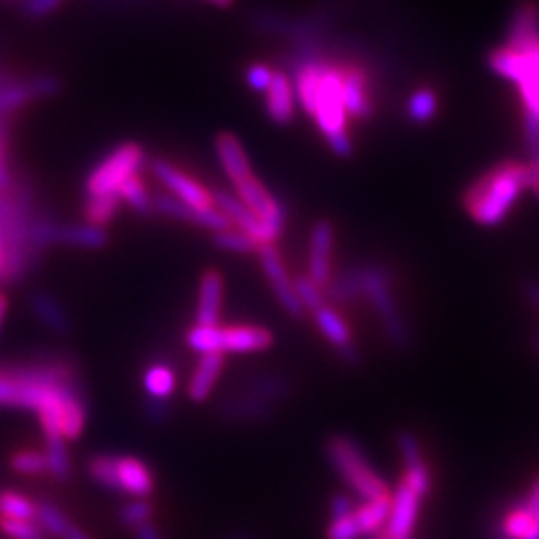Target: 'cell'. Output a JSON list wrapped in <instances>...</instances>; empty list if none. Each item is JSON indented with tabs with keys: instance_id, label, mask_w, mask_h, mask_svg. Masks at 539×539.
Masks as SVG:
<instances>
[{
	"instance_id": "2",
	"label": "cell",
	"mask_w": 539,
	"mask_h": 539,
	"mask_svg": "<svg viewBox=\"0 0 539 539\" xmlns=\"http://www.w3.org/2000/svg\"><path fill=\"white\" fill-rule=\"evenodd\" d=\"M34 188L20 176L0 190V252L2 268L0 282H18L38 260V252L32 246L30 232L36 220Z\"/></svg>"
},
{
	"instance_id": "57",
	"label": "cell",
	"mask_w": 539,
	"mask_h": 539,
	"mask_svg": "<svg viewBox=\"0 0 539 539\" xmlns=\"http://www.w3.org/2000/svg\"><path fill=\"white\" fill-rule=\"evenodd\" d=\"M210 2H214V4H218V6H230L234 0H210Z\"/></svg>"
},
{
	"instance_id": "8",
	"label": "cell",
	"mask_w": 539,
	"mask_h": 539,
	"mask_svg": "<svg viewBox=\"0 0 539 539\" xmlns=\"http://www.w3.org/2000/svg\"><path fill=\"white\" fill-rule=\"evenodd\" d=\"M144 162L146 152L140 144H120L88 174L84 186L86 196H118L120 186L136 176Z\"/></svg>"
},
{
	"instance_id": "48",
	"label": "cell",
	"mask_w": 539,
	"mask_h": 539,
	"mask_svg": "<svg viewBox=\"0 0 539 539\" xmlns=\"http://www.w3.org/2000/svg\"><path fill=\"white\" fill-rule=\"evenodd\" d=\"M60 4L62 0H24L22 12L30 18H42V16L52 14Z\"/></svg>"
},
{
	"instance_id": "4",
	"label": "cell",
	"mask_w": 539,
	"mask_h": 539,
	"mask_svg": "<svg viewBox=\"0 0 539 539\" xmlns=\"http://www.w3.org/2000/svg\"><path fill=\"white\" fill-rule=\"evenodd\" d=\"M526 188V164L508 160L484 172L466 188L464 208L474 222L494 228L510 216Z\"/></svg>"
},
{
	"instance_id": "31",
	"label": "cell",
	"mask_w": 539,
	"mask_h": 539,
	"mask_svg": "<svg viewBox=\"0 0 539 539\" xmlns=\"http://www.w3.org/2000/svg\"><path fill=\"white\" fill-rule=\"evenodd\" d=\"M292 386L286 378L276 376V374H262V376H254L250 382H246V392L250 396H256L260 400L266 402H274V400H282L286 396H290Z\"/></svg>"
},
{
	"instance_id": "6",
	"label": "cell",
	"mask_w": 539,
	"mask_h": 539,
	"mask_svg": "<svg viewBox=\"0 0 539 539\" xmlns=\"http://www.w3.org/2000/svg\"><path fill=\"white\" fill-rule=\"evenodd\" d=\"M314 120L322 134L326 136L334 154L348 158L354 150V144L346 128V108L342 100V70L326 64L322 80L318 86V98L314 108Z\"/></svg>"
},
{
	"instance_id": "32",
	"label": "cell",
	"mask_w": 539,
	"mask_h": 539,
	"mask_svg": "<svg viewBox=\"0 0 539 539\" xmlns=\"http://www.w3.org/2000/svg\"><path fill=\"white\" fill-rule=\"evenodd\" d=\"M144 388L148 398L166 402L176 388L174 372L164 364H154L144 372Z\"/></svg>"
},
{
	"instance_id": "33",
	"label": "cell",
	"mask_w": 539,
	"mask_h": 539,
	"mask_svg": "<svg viewBox=\"0 0 539 539\" xmlns=\"http://www.w3.org/2000/svg\"><path fill=\"white\" fill-rule=\"evenodd\" d=\"M438 94L432 88H418L406 106V114L414 124H428L438 114Z\"/></svg>"
},
{
	"instance_id": "43",
	"label": "cell",
	"mask_w": 539,
	"mask_h": 539,
	"mask_svg": "<svg viewBox=\"0 0 539 539\" xmlns=\"http://www.w3.org/2000/svg\"><path fill=\"white\" fill-rule=\"evenodd\" d=\"M152 518V506L146 502V500H136V502H130L126 504L120 514H118V520L124 528H138L142 524H148Z\"/></svg>"
},
{
	"instance_id": "28",
	"label": "cell",
	"mask_w": 539,
	"mask_h": 539,
	"mask_svg": "<svg viewBox=\"0 0 539 539\" xmlns=\"http://www.w3.org/2000/svg\"><path fill=\"white\" fill-rule=\"evenodd\" d=\"M316 324L320 328V332L328 338V342L340 352L344 348H350L354 346L352 344V332H350V326L346 324V320L332 308L324 306L320 308L316 314Z\"/></svg>"
},
{
	"instance_id": "45",
	"label": "cell",
	"mask_w": 539,
	"mask_h": 539,
	"mask_svg": "<svg viewBox=\"0 0 539 539\" xmlns=\"http://www.w3.org/2000/svg\"><path fill=\"white\" fill-rule=\"evenodd\" d=\"M14 176L8 164V116H0V190H4Z\"/></svg>"
},
{
	"instance_id": "53",
	"label": "cell",
	"mask_w": 539,
	"mask_h": 539,
	"mask_svg": "<svg viewBox=\"0 0 539 539\" xmlns=\"http://www.w3.org/2000/svg\"><path fill=\"white\" fill-rule=\"evenodd\" d=\"M62 539H92L90 536H86L84 532H80L76 526H70L68 528V532L64 534V538Z\"/></svg>"
},
{
	"instance_id": "51",
	"label": "cell",
	"mask_w": 539,
	"mask_h": 539,
	"mask_svg": "<svg viewBox=\"0 0 539 539\" xmlns=\"http://www.w3.org/2000/svg\"><path fill=\"white\" fill-rule=\"evenodd\" d=\"M134 532H136V539H162L160 532L150 522L138 526Z\"/></svg>"
},
{
	"instance_id": "39",
	"label": "cell",
	"mask_w": 539,
	"mask_h": 539,
	"mask_svg": "<svg viewBox=\"0 0 539 539\" xmlns=\"http://www.w3.org/2000/svg\"><path fill=\"white\" fill-rule=\"evenodd\" d=\"M88 476L102 488L118 492V478H116V456L98 454L88 462Z\"/></svg>"
},
{
	"instance_id": "21",
	"label": "cell",
	"mask_w": 539,
	"mask_h": 539,
	"mask_svg": "<svg viewBox=\"0 0 539 539\" xmlns=\"http://www.w3.org/2000/svg\"><path fill=\"white\" fill-rule=\"evenodd\" d=\"M214 144L218 160L234 186L252 176V166L246 156V150L232 132H220Z\"/></svg>"
},
{
	"instance_id": "18",
	"label": "cell",
	"mask_w": 539,
	"mask_h": 539,
	"mask_svg": "<svg viewBox=\"0 0 539 539\" xmlns=\"http://www.w3.org/2000/svg\"><path fill=\"white\" fill-rule=\"evenodd\" d=\"M224 296V276L218 270H208L200 278L198 286V306H196V324L202 328L218 326L220 310Z\"/></svg>"
},
{
	"instance_id": "1",
	"label": "cell",
	"mask_w": 539,
	"mask_h": 539,
	"mask_svg": "<svg viewBox=\"0 0 539 539\" xmlns=\"http://www.w3.org/2000/svg\"><path fill=\"white\" fill-rule=\"evenodd\" d=\"M0 406L36 412L44 436L76 440L86 426L84 386L66 356L0 366Z\"/></svg>"
},
{
	"instance_id": "50",
	"label": "cell",
	"mask_w": 539,
	"mask_h": 539,
	"mask_svg": "<svg viewBox=\"0 0 539 539\" xmlns=\"http://www.w3.org/2000/svg\"><path fill=\"white\" fill-rule=\"evenodd\" d=\"M146 418L152 422V424H162L166 418H168V412H170V408H168V404L166 402H162V400H148L146 402Z\"/></svg>"
},
{
	"instance_id": "40",
	"label": "cell",
	"mask_w": 539,
	"mask_h": 539,
	"mask_svg": "<svg viewBox=\"0 0 539 539\" xmlns=\"http://www.w3.org/2000/svg\"><path fill=\"white\" fill-rule=\"evenodd\" d=\"M212 242L216 248L226 250V252H236V254H252V252L260 250V246L248 234L240 232L238 228L216 232L212 236Z\"/></svg>"
},
{
	"instance_id": "34",
	"label": "cell",
	"mask_w": 539,
	"mask_h": 539,
	"mask_svg": "<svg viewBox=\"0 0 539 539\" xmlns=\"http://www.w3.org/2000/svg\"><path fill=\"white\" fill-rule=\"evenodd\" d=\"M536 514L538 512H532L528 508H524L522 504H516L508 514L506 518L502 520V526H500V536L502 539H524L532 526H534V520H536Z\"/></svg>"
},
{
	"instance_id": "10",
	"label": "cell",
	"mask_w": 539,
	"mask_h": 539,
	"mask_svg": "<svg viewBox=\"0 0 539 539\" xmlns=\"http://www.w3.org/2000/svg\"><path fill=\"white\" fill-rule=\"evenodd\" d=\"M210 194H212V204L232 222V226L248 234L260 248L274 246V242L280 238L258 216H254L238 196L220 188L212 190Z\"/></svg>"
},
{
	"instance_id": "3",
	"label": "cell",
	"mask_w": 539,
	"mask_h": 539,
	"mask_svg": "<svg viewBox=\"0 0 539 539\" xmlns=\"http://www.w3.org/2000/svg\"><path fill=\"white\" fill-rule=\"evenodd\" d=\"M392 286H394L392 272L380 264L352 268L326 284L328 294L334 300H350L360 294H366L376 308V314L382 322V328L390 344L398 350H406L412 342V336L406 318L402 316L400 306L394 298Z\"/></svg>"
},
{
	"instance_id": "46",
	"label": "cell",
	"mask_w": 539,
	"mask_h": 539,
	"mask_svg": "<svg viewBox=\"0 0 539 539\" xmlns=\"http://www.w3.org/2000/svg\"><path fill=\"white\" fill-rule=\"evenodd\" d=\"M274 72L266 66V64H252L246 72V82L250 84V88L258 90V92H266L270 82H272Z\"/></svg>"
},
{
	"instance_id": "16",
	"label": "cell",
	"mask_w": 539,
	"mask_h": 539,
	"mask_svg": "<svg viewBox=\"0 0 539 539\" xmlns=\"http://www.w3.org/2000/svg\"><path fill=\"white\" fill-rule=\"evenodd\" d=\"M334 226L328 220L314 224L308 244V276L318 284L326 286L332 276V254H334Z\"/></svg>"
},
{
	"instance_id": "47",
	"label": "cell",
	"mask_w": 539,
	"mask_h": 539,
	"mask_svg": "<svg viewBox=\"0 0 539 539\" xmlns=\"http://www.w3.org/2000/svg\"><path fill=\"white\" fill-rule=\"evenodd\" d=\"M326 538L328 539H360L362 534L354 522V518H346V520H340V522H332L328 532H326Z\"/></svg>"
},
{
	"instance_id": "12",
	"label": "cell",
	"mask_w": 539,
	"mask_h": 539,
	"mask_svg": "<svg viewBox=\"0 0 539 539\" xmlns=\"http://www.w3.org/2000/svg\"><path fill=\"white\" fill-rule=\"evenodd\" d=\"M234 188H236V196L244 202V206L254 216H258L276 236H280L286 224V214H284L282 204L268 192V188L254 174L242 180L240 184H236Z\"/></svg>"
},
{
	"instance_id": "49",
	"label": "cell",
	"mask_w": 539,
	"mask_h": 539,
	"mask_svg": "<svg viewBox=\"0 0 539 539\" xmlns=\"http://www.w3.org/2000/svg\"><path fill=\"white\" fill-rule=\"evenodd\" d=\"M354 502L344 496V494H338L332 498L330 502V514H332V522H340V520H346L354 514Z\"/></svg>"
},
{
	"instance_id": "19",
	"label": "cell",
	"mask_w": 539,
	"mask_h": 539,
	"mask_svg": "<svg viewBox=\"0 0 539 539\" xmlns=\"http://www.w3.org/2000/svg\"><path fill=\"white\" fill-rule=\"evenodd\" d=\"M116 478H118V492L130 494L138 500H144L154 490L152 472L144 462L132 456L116 458Z\"/></svg>"
},
{
	"instance_id": "11",
	"label": "cell",
	"mask_w": 539,
	"mask_h": 539,
	"mask_svg": "<svg viewBox=\"0 0 539 539\" xmlns=\"http://www.w3.org/2000/svg\"><path fill=\"white\" fill-rule=\"evenodd\" d=\"M260 254V264L262 270L268 278V284L276 296V300L280 302V306L286 310V314H290L292 318H304V308L296 296L294 290V280L290 278V272L280 256V252L276 250V246H264L258 250Z\"/></svg>"
},
{
	"instance_id": "41",
	"label": "cell",
	"mask_w": 539,
	"mask_h": 539,
	"mask_svg": "<svg viewBox=\"0 0 539 539\" xmlns=\"http://www.w3.org/2000/svg\"><path fill=\"white\" fill-rule=\"evenodd\" d=\"M294 290H296V296L304 308V312H318L320 308H324V292H322V286H318L310 276H298L294 280Z\"/></svg>"
},
{
	"instance_id": "23",
	"label": "cell",
	"mask_w": 539,
	"mask_h": 539,
	"mask_svg": "<svg viewBox=\"0 0 539 539\" xmlns=\"http://www.w3.org/2000/svg\"><path fill=\"white\" fill-rule=\"evenodd\" d=\"M274 414V408L270 402L260 400L250 394L234 396L224 400L218 406V416L224 422L230 424H240V422H264Z\"/></svg>"
},
{
	"instance_id": "15",
	"label": "cell",
	"mask_w": 539,
	"mask_h": 539,
	"mask_svg": "<svg viewBox=\"0 0 539 539\" xmlns=\"http://www.w3.org/2000/svg\"><path fill=\"white\" fill-rule=\"evenodd\" d=\"M422 496H418L404 480L398 484L396 494L390 504V516L386 522V538L412 539L418 514H420Z\"/></svg>"
},
{
	"instance_id": "56",
	"label": "cell",
	"mask_w": 539,
	"mask_h": 539,
	"mask_svg": "<svg viewBox=\"0 0 539 539\" xmlns=\"http://www.w3.org/2000/svg\"><path fill=\"white\" fill-rule=\"evenodd\" d=\"M226 539H258V538H256V536H252V534H244V532H242V534H234V536H230V538H226Z\"/></svg>"
},
{
	"instance_id": "24",
	"label": "cell",
	"mask_w": 539,
	"mask_h": 539,
	"mask_svg": "<svg viewBox=\"0 0 539 539\" xmlns=\"http://www.w3.org/2000/svg\"><path fill=\"white\" fill-rule=\"evenodd\" d=\"M294 86L288 74L274 72L272 82L266 90V112L276 124H288L294 118Z\"/></svg>"
},
{
	"instance_id": "9",
	"label": "cell",
	"mask_w": 539,
	"mask_h": 539,
	"mask_svg": "<svg viewBox=\"0 0 539 539\" xmlns=\"http://www.w3.org/2000/svg\"><path fill=\"white\" fill-rule=\"evenodd\" d=\"M34 250L40 254L50 244H70L80 248H104L108 234L100 226L92 224H58L48 216H36L30 232Z\"/></svg>"
},
{
	"instance_id": "22",
	"label": "cell",
	"mask_w": 539,
	"mask_h": 539,
	"mask_svg": "<svg viewBox=\"0 0 539 539\" xmlns=\"http://www.w3.org/2000/svg\"><path fill=\"white\" fill-rule=\"evenodd\" d=\"M539 38V2L538 0H522L510 20L508 26V44L510 48L522 50L536 42Z\"/></svg>"
},
{
	"instance_id": "35",
	"label": "cell",
	"mask_w": 539,
	"mask_h": 539,
	"mask_svg": "<svg viewBox=\"0 0 539 539\" xmlns=\"http://www.w3.org/2000/svg\"><path fill=\"white\" fill-rule=\"evenodd\" d=\"M118 204H120L118 196H86L84 208H82L86 222L102 228L116 216Z\"/></svg>"
},
{
	"instance_id": "26",
	"label": "cell",
	"mask_w": 539,
	"mask_h": 539,
	"mask_svg": "<svg viewBox=\"0 0 539 539\" xmlns=\"http://www.w3.org/2000/svg\"><path fill=\"white\" fill-rule=\"evenodd\" d=\"M224 368V354H204L200 356L194 374L188 384V396L192 402H206L216 386Z\"/></svg>"
},
{
	"instance_id": "37",
	"label": "cell",
	"mask_w": 539,
	"mask_h": 539,
	"mask_svg": "<svg viewBox=\"0 0 539 539\" xmlns=\"http://www.w3.org/2000/svg\"><path fill=\"white\" fill-rule=\"evenodd\" d=\"M0 518L10 520H34L36 518V504L28 498L10 492L0 490Z\"/></svg>"
},
{
	"instance_id": "20",
	"label": "cell",
	"mask_w": 539,
	"mask_h": 539,
	"mask_svg": "<svg viewBox=\"0 0 539 539\" xmlns=\"http://www.w3.org/2000/svg\"><path fill=\"white\" fill-rule=\"evenodd\" d=\"M342 100L348 114L358 118L372 116V100L368 92V76L362 68L350 66L342 70Z\"/></svg>"
},
{
	"instance_id": "44",
	"label": "cell",
	"mask_w": 539,
	"mask_h": 539,
	"mask_svg": "<svg viewBox=\"0 0 539 539\" xmlns=\"http://www.w3.org/2000/svg\"><path fill=\"white\" fill-rule=\"evenodd\" d=\"M0 530L14 539H44V530L32 520L0 518Z\"/></svg>"
},
{
	"instance_id": "27",
	"label": "cell",
	"mask_w": 539,
	"mask_h": 539,
	"mask_svg": "<svg viewBox=\"0 0 539 539\" xmlns=\"http://www.w3.org/2000/svg\"><path fill=\"white\" fill-rule=\"evenodd\" d=\"M30 308L36 318L54 334L66 336L70 332V318L66 310L56 302L54 296L46 292H32L30 294Z\"/></svg>"
},
{
	"instance_id": "13",
	"label": "cell",
	"mask_w": 539,
	"mask_h": 539,
	"mask_svg": "<svg viewBox=\"0 0 539 539\" xmlns=\"http://www.w3.org/2000/svg\"><path fill=\"white\" fill-rule=\"evenodd\" d=\"M152 208L168 218L198 224L214 234L232 228V222L214 204L210 208H196L174 198L172 194H158L152 198Z\"/></svg>"
},
{
	"instance_id": "30",
	"label": "cell",
	"mask_w": 539,
	"mask_h": 539,
	"mask_svg": "<svg viewBox=\"0 0 539 539\" xmlns=\"http://www.w3.org/2000/svg\"><path fill=\"white\" fill-rule=\"evenodd\" d=\"M44 458H46V468L52 478L58 482L68 480L70 476V456H68V446L64 436L60 434H48L44 436Z\"/></svg>"
},
{
	"instance_id": "61",
	"label": "cell",
	"mask_w": 539,
	"mask_h": 539,
	"mask_svg": "<svg viewBox=\"0 0 539 539\" xmlns=\"http://www.w3.org/2000/svg\"><path fill=\"white\" fill-rule=\"evenodd\" d=\"M538 348H539V338H538Z\"/></svg>"
},
{
	"instance_id": "42",
	"label": "cell",
	"mask_w": 539,
	"mask_h": 539,
	"mask_svg": "<svg viewBox=\"0 0 539 539\" xmlns=\"http://www.w3.org/2000/svg\"><path fill=\"white\" fill-rule=\"evenodd\" d=\"M10 468L16 474H24V476H40V474L48 472L44 452H36V450H20V452L12 454Z\"/></svg>"
},
{
	"instance_id": "59",
	"label": "cell",
	"mask_w": 539,
	"mask_h": 539,
	"mask_svg": "<svg viewBox=\"0 0 539 539\" xmlns=\"http://www.w3.org/2000/svg\"><path fill=\"white\" fill-rule=\"evenodd\" d=\"M0 268H2V252H0Z\"/></svg>"
},
{
	"instance_id": "60",
	"label": "cell",
	"mask_w": 539,
	"mask_h": 539,
	"mask_svg": "<svg viewBox=\"0 0 539 539\" xmlns=\"http://www.w3.org/2000/svg\"><path fill=\"white\" fill-rule=\"evenodd\" d=\"M378 539H390V538H386V536H382V538H378Z\"/></svg>"
},
{
	"instance_id": "29",
	"label": "cell",
	"mask_w": 539,
	"mask_h": 539,
	"mask_svg": "<svg viewBox=\"0 0 539 539\" xmlns=\"http://www.w3.org/2000/svg\"><path fill=\"white\" fill-rule=\"evenodd\" d=\"M390 504H392V496L384 500H376V502H366L364 506L354 510L352 518L362 536H376L386 526L388 516H390Z\"/></svg>"
},
{
	"instance_id": "5",
	"label": "cell",
	"mask_w": 539,
	"mask_h": 539,
	"mask_svg": "<svg viewBox=\"0 0 539 539\" xmlns=\"http://www.w3.org/2000/svg\"><path fill=\"white\" fill-rule=\"evenodd\" d=\"M326 456L344 482L366 502L390 498L388 484L368 464L364 452L348 436H332L326 442Z\"/></svg>"
},
{
	"instance_id": "55",
	"label": "cell",
	"mask_w": 539,
	"mask_h": 539,
	"mask_svg": "<svg viewBox=\"0 0 539 539\" xmlns=\"http://www.w3.org/2000/svg\"><path fill=\"white\" fill-rule=\"evenodd\" d=\"M4 314H6V300L0 296V324L4 320Z\"/></svg>"
},
{
	"instance_id": "52",
	"label": "cell",
	"mask_w": 539,
	"mask_h": 539,
	"mask_svg": "<svg viewBox=\"0 0 539 539\" xmlns=\"http://www.w3.org/2000/svg\"><path fill=\"white\" fill-rule=\"evenodd\" d=\"M526 296L530 298V302L539 310V282H528L526 284Z\"/></svg>"
},
{
	"instance_id": "36",
	"label": "cell",
	"mask_w": 539,
	"mask_h": 539,
	"mask_svg": "<svg viewBox=\"0 0 539 539\" xmlns=\"http://www.w3.org/2000/svg\"><path fill=\"white\" fill-rule=\"evenodd\" d=\"M118 200L126 202L132 210H136L138 214H150L154 212L152 208V198L142 182V178L136 174L130 180H126L120 190H118Z\"/></svg>"
},
{
	"instance_id": "17",
	"label": "cell",
	"mask_w": 539,
	"mask_h": 539,
	"mask_svg": "<svg viewBox=\"0 0 539 539\" xmlns=\"http://www.w3.org/2000/svg\"><path fill=\"white\" fill-rule=\"evenodd\" d=\"M398 450L402 456V462L406 466L404 472V482L418 494V496H426L432 488V474L422 458V448L418 438L412 432H400L398 434Z\"/></svg>"
},
{
	"instance_id": "38",
	"label": "cell",
	"mask_w": 539,
	"mask_h": 539,
	"mask_svg": "<svg viewBox=\"0 0 539 539\" xmlns=\"http://www.w3.org/2000/svg\"><path fill=\"white\" fill-rule=\"evenodd\" d=\"M36 522L38 526L48 532L54 538H64L68 528L72 526L70 520L50 502H38L36 504Z\"/></svg>"
},
{
	"instance_id": "25",
	"label": "cell",
	"mask_w": 539,
	"mask_h": 539,
	"mask_svg": "<svg viewBox=\"0 0 539 539\" xmlns=\"http://www.w3.org/2000/svg\"><path fill=\"white\" fill-rule=\"evenodd\" d=\"M326 62L314 58V56H304L296 62V88L294 94L300 100V106L304 108V112H308L310 116L314 114L316 108V98H318V86L322 80V72H324Z\"/></svg>"
},
{
	"instance_id": "58",
	"label": "cell",
	"mask_w": 539,
	"mask_h": 539,
	"mask_svg": "<svg viewBox=\"0 0 539 539\" xmlns=\"http://www.w3.org/2000/svg\"><path fill=\"white\" fill-rule=\"evenodd\" d=\"M534 194H536V198L539 200V186L538 188H534Z\"/></svg>"
},
{
	"instance_id": "7",
	"label": "cell",
	"mask_w": 539,
	"mask_h": 539,
	"mask_svg": "<svg viewBox=\"0 0 539 539\" xmlns=\"http://www.w3.org/2000/svg\"><path fill=\"white\" fill-rule=\"evenodd\" d=\"M274 336L264 326H192L186 332V344L190 350L204 354H250L268 350Z\"/></svg>"
},
{
	"instance_id": "54",
	"label": "cell",
	"mask_w": 539,
	"mask_h": 539,
	"mask_svg": "<svg viewBox=\"0 0 539 539\" xmlns=\"http://www.w3.org/2000/svg\"><path fill=\"white\" fill-rule=\"evenodd\" d=\"M524 539H539V512L536 514V520H534V526H532L530 534Z\"/></svg>"
},
{
	"instance_id": "14",
	"label": "cell",
	"mask_w": 539,
	"mask_h": 539,
	"mask_svg": "<svg viewBox=\"0 0 539 539\" xmlns=\"http://www.w3.org/2000/svg\"><path fill=\"white\" fill-rule=\"evenodd\" d=\"M150 170L158 178V182L170 190V194L174 198H178L190 206H196V208H210L212 206V194L200 182H196L194 178H190L188 174L178 170L168 160L154 158L150 162Z\"/></svg>"
}]
</instances>
